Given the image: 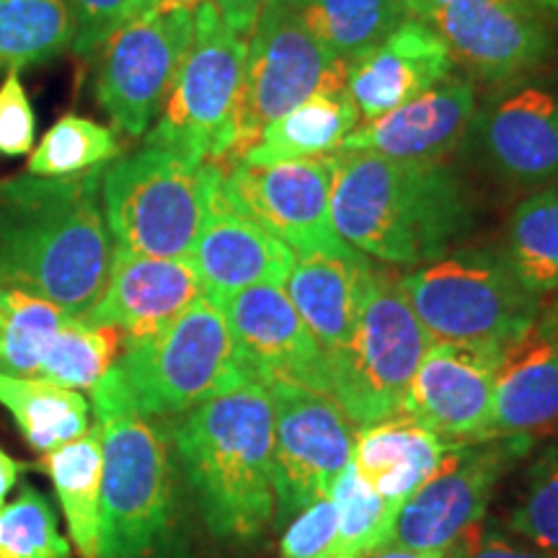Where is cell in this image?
<instances>
[{"instance_id": "obj_1", "label": "cell", "mask_w": 558, "mask_h": 558, "mask_svg": "<svg viewBox=\"0 0 558 558\" xmlns=\"http://www.w3.org/2000/svg\"><path fill=\"white\" fill-rule=\"evenodd\" d=\"M101 169L78 177L0 179V288L29 292L86 318L109 277Z\"/></svg>"}, {"instance_id": "obj_2", "label": "cell", "mask_w": 558, "mask_h": 558, "mask_svg": "<svg viewBox=\"0 0 558 558\" xmlns=\"http://www.w3.org/2000/svg\"><path fill=\"white\" fill-rule=\"evenodd\" d=\"M331 222L339 239L367 259L416 269L469 235L473 197L458 171L439 160L339 153Z\"/></svg>"}, {"instance_id": "obj_3", "label": "cell", "mask_w": 558, "mask_h": 558, "mask_svg": "<svg viewBox=\"0 0 558 558\" xmlns=\"http://www.w3.org/2000/svg\"><path fill=\"white\" fill-rule=\"evenodd\" d=\"M169 437L209 533L230 543L259 541L277 520L269 390L251 378L173 418Z\"/></svg>"}, {"instance_id": "obj_4", "label": "cell", "mask_w": 558, "mask_h": 558, "mask_svg": "<svg viewBox=\"0 0 558 558\" xmlns=\"http://www.w3.org/2000/svg\"><path fill=\"white\" fill-rule=\"evenodd\" d=\"M90 409L104 450L99 558H186L169 427L130 409L107 375Z\"/></svg>"}, {"instance_id": "obj_5", "label": "cell", "mask_w": 558, "mask_h": 558, "mask_svg": "<svg viewBox=\"0 0 558 558\" xmlns=\"http://www.w3.org/2000/svg\"><path fill=\"white\" fill-rule=\"evenodd\" d=\"M226 163L190 160L145 145L104 166L101 207L114 248L143 256H190L220 197Z\"/></svg>"}, {"instance_id": "obj_6", "label": "cell", "mask_w": 558, "mask_h": 558, "mask_svg": "<svg viewBox=\"0 0 558 558\" xmlns=\"http://www.w3.org/2000/svg\"><path fill=\"white\" fill-rule=\"evenodd\" d=\"M130 409L177 418L251 380L220 303L202 295L153 337L124 341L107 373Z\"/></svg>"}, {"instance_id": "obj_7", "label": "cell", "mask_w": 558, "mask_h": 558, "mask_svg": "<svg viewBox=\"0 0 558 558\" xmlns=\"http://www.w3.org/2000/svg\"><path fill=\"white\" fill-rule=\"evenodd\" d=\"M403 292L432 341L505 354L541 316L501 251L452 248L401 275Z\"/></svg>"}, {"instance_id": "obj_8", "label": "cell", "mask_w": 558, "mask_h": 558, "mask_svg": "<svg viewBox=\"0 0 558 558\" xmlns=\"http://www.w3.org/2000/svg\"><path fill=\"white\" fill-rule=\"evenodd\" d=\"M246 54V37L222 24L213 0L202 3L192 45L145 145L213 163L239 158Z\"/></svg>"}, {"instance_id": "obj_9", "label": "cell", "mask_w": 558, "mask_h": 558, "mask_svg": "<svg viewBox=\"0 0 558 558\" xmlns=\"http://www.w3.org/2000/svg\"><path fill=\"white\" fill-rule=\"evenodd\" d=\"M429 347V333L411 308L401 277L365 256L352 349L333 380V399L357 429L399 414Z\"/></svg>"}, {"instance_id": "obj_10", "label": "cell", "mask_w": 558, "mask_h": 558, "mask_svg": "<svg viewBox=\"0 0 558 558\" xmlns=\"http://www.w3.org/2000/svg\"><path fill=\"white\" fill-rule=\"evenodd\" d=\"M194 37V11H150L124 21L96 62V101L130 137H143L166 107Z\"/></svg>"}, {"instance_id": "obj_11", "label": "cell", "mask_w": 558, "mask_h": 558, "mask_svg": "<svg viewBox=\"0 0 558 558\" xmlns=\"http://www.w3.org/2000/svg\"><path fill=\"white\" fill-rule=\"evenodd\" d=\"M533 442L530 435H507L450 448L427 484L399 509L386 546L448 550L486 518L501 478L533 450Z\"/></svg>"}, {"instance_id": "obj_12", "label": "cell", "mask_w": 558, "mask_h": 558, "mask_svg": "<svg viewBox=\"0 0 558 558\" xmlns=\"http://www.w3.org/2000/svg\"><path fill=\"white\" fill-rule=\"evenodd\" d=\"M275 407L277 520L290 522L320 497H329L352 463L357 424L320 390L271 383Z\"/></svg>"}, {"instance_id": "obj_13", "label": "cell", "mask_w": 558, "mask_h": 558, "mask_svg": "<svg viewBox=\"0 0 558 558\" xmlns=\"http://www.w3.org/2000/svg\"><path fill=\"white\" fill-rule=\"evenodd\" d=\"M248 37L241 153L284 111L295 109L318 90L347 83V62L333 58L284 0H269L264 5Z\"/></svg>"}, {"instance_id": "obj_14", "label": "cell", "mask_w": 558, "mask_h": 558, "mask_svg": "<svg viewBox=\"0 0 558 558\" xmlns=\"http://www.w3.org/2000/svg\"><path fill=\"white\" fill-rule=\"evenodd\" d=\"M339 156L282 160L248 166L233 160L222 173V194L235 209L248 215L295 256L352 254L331 222V190Z\"/></svg>"}, {"instance_id": "obj_15", "label": "cell", "mask_w": 558, "mask_h": 558, "mask_svg": "<svg viewBox=\"0 0 558 558\" xmlns=\"http://www.w3.org/2000/svg\"><path fill=\"white\" fill-rule=\"evenodd\" d=\"M424 21L445 39L452 62L471 78L514 83L541 70L554 54V37L538 9L512 0H448Z\"/></svg>"}, {"instance_id": "obj_16", "label": "cell", "mask_w": 558, "mask_h": 558, "mask_svg": "<svg viewBox=\"0 0 558 558\" xmlns=\"http://www.w3.org/2000/svg\"><path fill=\"white\" fill-rule=\"evenodd\" d=\"M220 308L251 378L262 386L292 383L333 396L329 357L303 324L282 284L241 290L220 300Z\"/></svg>"}, {"instance_id": "obj_17", "label": "cell", "mask_w": 558, "mask_h": 558, "mask_svg": "<svg viewBox=\"0 0 558 558\" xmlns=\"http://www.w3.org/2000/svg\"><path fill=\"white\" fill-rule=\"evenodd\" d=\"M501 357L492 349L432 341L399 414L424 424L452 448L488 439Z\"/></svg>"}, {"instance_id": "obj_18", "label": "cell", "mask_w": 558, "mask_h": 558, "mask_svg": "<svg viewBox=\"0 0 558 558\" xmlns=\"http://www.w3.org/2000/svg\"><path fill=\"white\" fill-rule=\"evenodd\" d=\"M469 135L478 160L514 186L558 181V86L520 83L476 109Z\"/></svg>"}, {"instance_id": "obj_19", "label": "cell", "mask_w": 558, "mask_h": 558, "mask_svg": "<svg viewBox=\"0 0 558 558\" xmlns=\"http://www.w3.org/2000/svg\"><path fill=\"white\" fill-rule=\"evenodd\" d=\"M202 295L190 256L166 259L114 248L107 284L86 320L120 331L124 341H137L166 329Z\"/></svg>"}, {"instance_id": "obj_20", "label": "cell", "mask_w": 558, "mask_h": 558, "mask_svg": "<svg viewBox=\"0 0 558 558\" xmlns=\"http://www.w3.org/2000/svg\"><path fill=\"white\" fill-rule=\"evenodd\" d=\"M452 54L424 19L401 21L378 45L347 62V90L362 122L388 114L450 78Z\"/></svg>"}, {"instance_id": "obj_21", "label": "cell", "mask_w": 558, "mask_h": 558, "mask_svg": "<svg viewBox=\"0 0 558 558\" xmlns=\"http://www.w3.org/2000/svg\"><path fill=\"white\" fill-rule=\"evenodd\" d=\"M478 99L473 81L445 78L388 114L349 132L341 153H375L390 160H442L469 135Z\"/></svg>"}, {"instance_id": "obj_22", "label": "cell", "mask_w": 558, "mask_h": 558, "mask_svg": "<svg viewBox=\"0 0 558 558\" xmlns=\"http://www.w3.org/2000/svg\"><path fill=\"white\" fill-rule=\"evenodd\" d=\"M190 259L205 295L220 303L256 284H284L298 256L288 243L230 205L220 190Z\"/></svg>"}, {"instance_id": "obj_23", "label": "cell", "mask_w": 558, "mask_h": 558, "mask_svg": "<svg viewBox=\"0 0 558 558\" xmlns=\"http://www.w3.org/2000/svg\"><path fill=\"white\" fill-rule=\"evenodd\" d=\"M558 308V305H556ZM558 422V311L538 316L501 357L492 437L530 435Z\"/></svg>"}, {"instance_id": "obj_24", "label": "cell", "mask_w": 558, "mask_h": 558, "mask_svg": "<svg viewBox=\"0 0 558 558\" xmlns=\"http://www.w3.org/2000/svg\"><path fill=\"white\" fill-rule=\"evenodd\" d=\"M362 262L365 256L360 251L298 256L282 284L303 324L329 357L333 380L352 349Z\"/></svg>"}, {"instance_id": "obj_25", "label": "cell", "mask_w": 558, "mask_h": 558, "mask_svg": "<svg viewBox=\"0 0 558 558\" xmlns=\"http://www.w3.org/2000/svg\"><path fill=\"white\" fill-rule=\"evenodd\" d=\"M452 445L435 432L396 414L357 429L352 465L386 505L399 509L432 478Z\"/></svg>"}, {"instance_id": "obj_26", "label": "cell", "mask_w": 558, "mask_h": 558, "mask_svg": "<svg viewBox=\"0 0 558 558\" xmlns=\"http://www.w3.org/2000/svg\"><path fill=\"white\" fill-rule=\"evenodd\" d=\"M362 117L344 86H331L284 111L259 132L256 143L241 153L243 163L271 166L282 160L331 156L349 132L360 128Z\"/></svg>"}, {"instance_id": "obj_27", "label": "cell", "mask_w": 558, "mask_h": 558, "mask_svg": "<svg viewBox=\"0 0 558 558\" xmlns=\"http://www.w3.org/2000/svg\"><path fill=\"white\" fill-rule=\"evenodd\" d=\"M0 407L9 411L32 450L41 456L73 442L94 427V409L83 390L29 375L0 373Z\"/></svg>"}, {"instance_id": "obj_28", "label": "cell", "mask_w": 558, "mask_h": 558, "mask_svg": "<svg viewBox=\"0 0 558 558\" xmlns=\"http://www.w3.org/2000/svg\"><path fill=\"white\" fill-rule=\"evenodd\" d=\"M45 469L50 473L54 497L68 522L70 541L81 558H99L101 543V484L104 450L101 432L94 422L86 435L47 452Z\"/></svg>"}, {"instance_id": "obj_29", "label": "cell", "mask_w": 558, "mask_h": 558, "mask_svg": "<svg viewBox=\"0 0 558 558\" xmlns=\"http://www.w3.org/2000/svg\"><path fill=\"white\" fill-rule=\"evenodd\" d=\"M501 256L541 308L546 300L558 305V186H543L514 207Z\"/></svg>"}, {"instance_id": "obj_30", "label": "cell", "mask_w": 558, "mask_h": 558, "mask_svg": "<svg viewBox=\"0 0 558 558\" xmlns=\"http://www.w3.org/2000/svg\"><path fill=\"white\" fill-rule=\"evenodd\" d=\"M320 45L339 60H354L378 45L401 21L407 0H284Z\"/></svg>"}, {"instance_id": "obj_31", "label": "cell", "mask_w": 558, "mask_h": 558, "mask_svg": "<svg viewBox=\"0 0 558 558\" xmlns=\"http://www.w3.org/2000/svg\"><path fill=\"white\" fill-rule=\"evenodd\" d=\"M73 45L68 0H0V68L52 62Z\"/></svg>"}, {"instance_id": "obj_32", "label": "cell", "mask_w": 558, "mask_h": 558, "mask_svg": "<svg viewBox=\"0 0 558 558\" xmlns=\"http://www.w3.org/2000/svg\"><path fill=\"white\" fill-rule=\"evenodd\" d=\"M70 313L29 292L0 288V373L37 378Z\"/></svg>"}, {"instance_id": "obj_33", "label": "cell", "mask_w": 558, "mask_h": 558, "mask_svg": "<svg viewBox=\"0 0 558 558\" xmlns=\"http://www.w3.org/2000/svg\"><path fill=\"white\" fill-rule=\"evenodd\" d=\"M122 347L120 331L70 316L41 360L37 378L73 390H90L114 367Z\"/></svg>"}, {"instance_id": "obj_34", "label": "cell", "mask_w": 558, "mask_h": 558, "mask_svg": "<svg viewBox=\"0 0 558 558\" xmlns=\"http://www.w3.org/2000/svg\"><path fill=\"white\" fill-rule=\"evenodd\" d=\"M120 150V137L107 124L81 114H65L34 145L26 173L50 179L78 177L111 163Z\"/></svg>"}, {"instance_id": "obj_35", "label": "cell", "mask_w": 558, "mask_h": 558, "mask_svg": "<svg viewBox=\"0 0 558 558\" xmlns=\"http://www.w3.org/2000/svg\"><path fill=\"white\" fill-rule=\"evenodd\" d=\"M339 507L337 533L320 558H369L386 546L396 512L369 488L349 463L333 486Z\"/></svg>"}, {"instance_id": "obj_36", "label": "cell", "mask_w": 558, "mask_h": 558, "mask_svg": "<svg viewBox=\"0 0 558 558\" xmlns=\"http://www.w3.org/2000/svg\"><path fill=\"white\" fill-rule=\"evenodd\" d=\"M507 533L543 554L558 556V435L527 469L518 505L509 509Z\"/></svg>"}, {"instance_id": "obj_37", "label": "cell", "mask_w": 558, "mask_h": 558, "mask_svg": "<svg viewBox=\"0 0 558 558\" xmlns=\"http://www.w3.org/2000/svg\"><path fill=\"white\" fill-rule=\"evenodd\" d=\"M0 558H70L50 499L34 486L0 509Z\"/></svg>"}, {"instance_id": "obj_38", "label": "cell", "mask_w": 558, "mask_h": 558, "mask_svg": "<svg viewBox=\"0 0 558 558\" xmlns=\"http://www.w3.org/2000/svg\"><path fill=\"white\" fill-rule=\"evenodd\" d=\"M37 143V117L21 70H9L0 83V156H26Z\"/></svg>"}, {"instance_id": "obj_39", "label": "cell", "mask_w": 558, "mask_h": 558, "mask_svg": "<svg viewBox=\"0 0 558 558\" xmlns=\"http://www.w3.org/2000/svg\"><path fill=\"white\" fill-rule=\"evenodd\" d=\"M73 19V50L78 58H90L130 19L132 0H68Z\"/></svg>"}, {"instance_id": "obj_40", "label": "cell", "mask_w": 558, "mask_h": 558, "mask_svg": "<svg viewBox=\"0 0 558 558\" xmlns=\"http://www.w3.org/2000/svg\"><path fill=\"white\" fill-rule=\"evenodd\" d=\"M339 507L333 499L320 497L290 520L288 533L282 538V558H320L329 550L337 533Z\"/></svg>"}, {"instance_id": "obj_41", "label": "cell", "mask_w": 558, "mask_h": 558, "mask_svg": "<svg viewBox=\"0 0 558 558\" xmlns=\"http://www.w3.org/2000/svg\"><path fill=\"white\" fill-rule=\"evenodd\" d=\"M445 558H558L543 550L527 546L505 527L481 520L465 530L460 538L448 548Z\"/></svg>"}, {"instance_id": "obj_42", "label": "cell", "mask_w": 558, "mask_h": 558, "mask_svg": "<svg viewBox=\"0 0 558 558\" xmlns=\"http://www.w3.org/2000/svg\"><path fill=\"white\" fill-rule=\"evenodd\" d=\"M269 0H213L215 11L220 13L222 24L228 26V29H233L235 34H241V37H248L251 29H254L256 19L262 16L264 5H267Z\"/></svg>"}, {"instance_id": "obj_43", "label": "cell", "mask_w": 558, "mask_h": 558, "mask_svg": "<svg viewBox=\"0 0 558 558\" xmlns=\"http://www.w3.org/2000/svg\"><path fill=\"white\" fill-rule=\"evenodd\" d=\"M202 3L207 0H132V9H130V19L140 16V13H150V11H197Z\"/></svg>"}, {"instance_id": "obj_44", "label": "cell", "mask_w": 558, "mask_h": 558, "mask_svg": "<svg viewBox=\"0 0 558 558\" xmlns=\"http://www.w3.org/2000/svg\"><path fill=\"white\" fill-rule=\"evenodd\" d=\"M19 473H21V465L16 460H13L5 450H0V509L5 507V499H9L13 486H16Z\"/></svg>"}, {"instance_id": "obj_45", "label": "cell", "mask_w": 558, "mask_h": 558, "mask_svg": "<svg viewBox=\"0 0 558 558\" xmlns=\"http://www.w3.org/2000/svg\"><path fill=\"white\" fill-rule=\"evenodd\" d=\"M448 550H411L403 546H383L369 558H445Z\"/></svg>"}, {"instance_id": "obj_46", "label": "cell", "mask_w": 558, "mask_h": 558, "mask_svg": "<svg viewBox=\"0 0 558 558\" xmlns=\"http://www.w3.org/2000/svg\"><path fill=\"white\" fill-rule=\"evenodd\" d=\"M442 3H448V0H407L409 13H411V16H414V19H424L432 9H437V5H442ZM512 3H527V5H533V0H512Z\"/></svg>"}, {"instance_id": "obj_47", "label": "cell", "mask_w": 558, "mask_h": 558, "mask_svg": "<svg viewBox=\"0 0 558 558\" xmlns=\"http://www.w3.org/2000/svg\"><path fill=\"white\" fill-rule=\"evenodd\" d=\"M533 5L538 11H546L550 16L558 19V0H533Z\"/></svg>"}]
</instances>
